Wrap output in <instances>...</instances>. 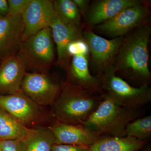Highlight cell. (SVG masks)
Returning a JSON list of instances; mask_svg holds the SVG:
<instances>
[{
    "label": "cell",
    "mask_w": 151,
    "mask_h": 151,
    "mask_svg": "<svg viewBox=\"0 0 151 151\" xmlns=\"http://www.w3.org/2000/svg\"><path fill=\"white\" fill-rule=\"evenodd\" d=\"M143 1L140 0L94 1L86 12V23L89 27L97 26L113 18L124 9Z\"/></svg>",
    "instance_id": "cell-16"
},
{
    "label": "cell",
    "mask_w": 151,
    "mask_h": 151,
    "mask_svg": "<svg viewBox=\"0 0 151 151\" xmlns=\"http://www.w3.org/2000/svg\"><path fill=\"white\" fill-rule=\"evenodd\" d=\"M0 108L29 129L40 127V125L45 118L42 107L22 91L13 94L0 95Z\"/></svg>",
    "instance_id": "cell-7"
},
{
    "label": "cell",
    "mask_w": 151,
    "mask_h": 151,
    "mask_svg": "<svg viewBox=\"0 0 151 151\" xmlns=\"http://www.w3.org/2000/svg\"><path fill=\"white\" fill-rule=\"evenodd\" d=\"M32 129L24 127L0 108V140L22 139Z\"/></svg>",
    "instance_id": "cell-19"
},
{
    "label": "cell",
    "mask_w": 151,
    "mask_h": 151,
    "mask_svg": "<svg viewBox=\"0 0 151 151\" xmlns=\"http://www.w3.org/2000/svg\"><path fill=\"white\" fill-rule=\"evenodd\" d=\"M141 151H151V146L150 145L147 146V147H145L143 148V150H142Z\"/></svg>",
    "instance_id": "cell-28"
},
{
    "label": "cell",
    "mask_w": 151,
    "mask_h": 151,
    "mask_svg": "<svg viewBox=\"0 0 151 151\" xmlns=\"http://www.w3.org/2000/svg\"><path fill=\"white\" fill-rule=\"evenodd\" d=\"M67 51L70 58L78 55H86L89 56V47L83 38L70 42L68 46Z\"/></svg>",
    "instance_id": "cell-22"
},
{
    "label": "cell",
    "mask_w": 151,
    "mask_h": 151,
    "mask_svg": "<svg viewBox=\"0 0 151 151\" xmlns=\"http://www.w3.org/2000/svg\"><path fill=\"white\" fill-rule=\"evenodd\" d=\"M0 151H24L22 139L0 140Z\"/></svg>",
    "instance_id": "cell-24"
},
{
    "label": "cell",
    "mask_w": 151,
    "mask_h": 151,
    "mask_svg": "<svg viewBox=\"0 0 151 151\" xmlns=\"http://www.w3.org/2000/svg\"><path fill=\"white\" fill-rule=\"evenodd\" d=\"M150 14L147 2L143 1L124 9L96 28L100 32L112 37L124 36L132 30L148 24Z\"/></svg>",
    "instance_id": "cell-8"
},
{
    "label": "cell",
    "mask_w": 151,
    "mask_h": 151,
    "mask_svg": "<svg viewBox=\"0 0 151 151\" xmlns=\"http://www.w3.org/2000/svg\"><path fill=\"white\" fill-rule=\"evenodd\" d=\"M50 27L53 41L56 46L57 59L56 64L66 69L70 60L68 55V46L73 41L83 38L82 30L66 24L60 19L57 14Z\"/></svg>",
    "instance_id": "cell-15"
},
{
    "label": "cell",
    "mask_w": 151,
    "mask_h": 151,
    "mask_svg": "<svg viewBox=\"0 0 151 151\" xmlns=\"http://www.w3.org/2000/svg\"><path fill=\"white\" fill-rule=\"evenodd\" d=\"M116 73L113 65L101 76L103 95L120 106L131 110H138L151 102L150 86L133 87Z\"/></svg>",
    "instance_id": "cell-4"
},
{
    "label": "cell",
    "mask_w": 151,
    "mask_h": 151,
    "mask_svg": "<svg viewBox=\"0 0 151 151\" xmlns=\"http://www.w3.org/2000/svg\"><path fill=\"white\" fill-rule=\"evenodd\" d=\"M60 89L45 73L35 72H26L21 86L22 92L41 107L52 105Z\"/></svg>",
    "instance_id": "cell-9"
},
{
    "label": "cell",
    "mask_w": 151,
    "mask_h": 151,
    "mask_svg": "<svg viewBox=\"0 0 151 151\" xmlns=\"http://www.w3.org/2000/svg\"><path fill=\"white\" fill-rule=\"evenodd\" d=\"M126 136L140 140H148L151 137V116L139 118L129 123L126 127Z\"/></svg>",
    "instance_id": "cell-21"
},
{
    "label": "cell",
    "mask_w": 151,
    "mask_h": 151,
    "mask_svg": "<svg viewBox=\"0 0 151 151\" xmlns=\"http://www.w3.org/2000/svg\"><path fill=\"white\" fill-rule=\"evenodd\" d=\"M8 11L7 0H0V19L8 15Z\"/></svg>",
    "instance_id": "cell-27"
},
{
    "label": "cell",
    "mask_w": 151,
    "mask_h": 151,
    "mask_svg": "<svg viewBox=\"0 0 151 151\" xmlns=\"http://www.w3.org/2000/svg\"><path fill=\"white\" fill-rule=\"evenodd\" d=\"M82 34L89 47L91 67L96 73V76H101L113 66L126 37L106 39L97 35L90 29H84Z\"/></svg>",
    "instance_id": "cell-6"
},
{
    "label": "cell",
    "mask_w": 151,
    "mask_h": 151,
    "mask_svg": "<svg viewBox=\"0 0 151 151\" xmlns=\"http://www.w3.org/2000/svg\"><path fill=\"white\" fill-rule=\"evenodd\" d=\"M52 1L55 11L62 21L70 26L81 29V13L72 0Z\"/></svg>",
    "instance_id": "cell-20"
},
{
    "label": "cell",
    "mask_w": 151,
    "mask_h": 151,
    "mask_svg": "<svg viewBox=\"0 0 151 151\" xmlns=\"http://www.w3.org/2000/svg\"><path fill=\"white\" fill-rule=\"evenodd\" d=\"M26 69L18 54L0 63V95L15 94L22 91L23 79Z\"/></svg>",
    "instance_id": "cell-14"
},
{
    "label": "cell",
    "mask_w": 151,
    "mask_h": 151,
    "mask_svg": "<svg viewBox=\"0 0 151 151\" xmlns=\"http://www.w3.org/2000/svg\"><path fill=\"white\" fill-rule=\"evenodd\" d=\"M51 151H89V147L64 144H54L52 146Z\"/></svg>",
    "instance_id": "cell-25"
},
{
    "label": "cell",
    "mask_w": 151,
    "mask_h": 151,
    "mask_svg": "<svg viewBox=\"0 0 151 151\" xmlns=\"http://www.w3.org/2000/svg\"><path fill=\"white\" fill-rule=\"evenodd\" d=\"M26 70L45 73L54 63V41L50 27L30 37L22 44L17 53Z\"/></svg>",
    "instance_id": "cell-5"
},
{
    "label": "cell",
    "mask_w": 151,
    "mask_h": 151,
    "mask_svg": "<svg viewBox=\"0 0 151 151\" xmlns=\"http://www.w3.org/2000/svg\"><path fill=\"white\" fill-rule=\"evenodd\" d=\"M0 63H1V62H0Z\"/></svg>",
    "instance_id": "cell-29"
},
{
    "label": "cell",
    "mask_w": 151,
    "mask_h": 151,
    "mask_svg": "<svg viewBox=\"0 0 151 151\" xmlns=\"http://www.w3.org/2000/svg\"><path fill=\"white\" fill-rule=\"evenodd\" d=\"M24 32L22 16L8 15L0 19V62L17 54Z\"/></svg>",
    "instance_id": "cell-12"
},
{
    "label": "cell",
    "mask_w": 151,
    "mask_h": 151,
    "mask_svg": "<svg viewBox=\"0 0 151 151\" xmlns=\"http://www.w3.org/2000/svg\"><path fill=\"white\" fill-rule=\"evenodd\" d=\"M75 4L81 15L85 16V14L89 8V3L90 1L88 0H72Z\"/></svg>",
    "instance_id": "cell-26"
},
{
    "label": "cell",
    "mask_w": 151,
    "mask_h": 151,
    "mask_svg": "<svg viewBox=\"0 0 151 151\" xmlns=\"http://www.w3.org/2000/svg\"><path fill=\"white\" fill-rule=\"evenodd\" d=\"M31 0H7L8 15L22 16L27 8Z\"/></svg>",
    "instance_id": "cell-23"
},
{
    "label": "cell",
    "mask_w": 151,
    "mask_h": 151,
    "mask_svg": "<svg viewBox=\"0 0 151 151\" xmlns=\"http://www.w3.org/2000/svg\"><path fill=\"white\" fill-rule=\"evenodd\" d=\"M140 117L138 110H131L120 106L103 95V100L97 109L81 125L102 136L126 137L127 124Z\"/></svg>",
    "instance_id": "cell-3"
},
{
    "label": "cell",
    "mask_w": 151,
    "mask_h": 151,
    "mask_svg": "<svg viewBox=\"0 0 151 151\" xmlns=\"http://www.w3.org/2000/svg\"><path fill=\"white\" fill-rule=\"evenodd\" d=\"M151 32L149 24L135 29L125 40L113 63L116 72L142 86H149V43Z\"/></svg>",
    "instance_id": "cell-1"
},
{
    "label": "cell",
    "mask_w": 151,
    "mask_h": 151,
    "mask_svg": "<svg viewBox=\"0 0 151 151\" xmlns=\"http://www.w3.org/2000/svg\"><path fill=\"white\" fill-rule=\"evenodd\" d=\"M56 15L52 1L31 0L22 16L24 28L23 42L41 30L50 27Z\"/></svg>",
    "instance_id": "cell-10"
},
{
    "label": "cell",
    "mask_w": 151,
    "mask_h": 151,
    "mask_svg": "<svg viewBox=\"0 0 151 151\" xmlns=\"http://www.w3.org/2000/svg\"><path fill=\"white\" fill-rule=\"evenodd\" d=\"M89 55L81 54L72 57L66 68V82L80 87L95 95H103L102 78L93 76L89 68Z\"/></svg>",
    "instance_id": "cell-11"
},
{
    "label": "cell",
    "mask_w": 151,
    "mask_h": 151,
    "mask_svg": "<svg viewBox=\"0 0 151 151\" xmlns=\"http://www.w3.org/2000/svg\"><path fill=\"white\" fill-rule=\"evenodd\" d=\"M24 151H51L55 139L48 127L32 129L26 137L22 139Z\"/></svg>",
    "instance_id": "cell-18"
},
{
    "label": "cell",
    "mask_w": 151,
    "mask_h": 151,
    "mask_svg": "<svg viewBox=\"0 0 151 151\" xmlns=\"http://www.w3.org/2000/svg\"><path fill=\"white\" fill-rule=\"evenodd\" d=\"M103 95L91 94L65 82L52 106L56 121L63 124L81 125L94 113Z\"/></svg>",
    "instance_id": "cell-2"
},
{
    "label": "cell",
    "mask_w": 151,
    "mask_h": 151,
    "mask_svg": "<svg viewBox=\"0 0 151 151\" xmlns=\"http://www.w3.org/2000/svg\"><path fill=\"white\" fill-rule=\"evenodd\" d=\"M55 139V144L89 147L102 136L82 125L63 124L55 121L49 127Z\"/></svg>",
    "instance_id": "cell-13"
},
{
    "label": "cell",
    "mask_w": 151,
    "mask_h": 151,
    "mask_svg": "<svg viewBox=\"0 0 151 151\" xmlns=\"http://www.w3.org/2000/svg\"><path fill=\"white\" fill-rule=\"evenodd\" d=\"M148 140L132 137H103L89 147V151H139Z\"/></svg>",
    "instance_id": "cell-17"
}]
</instances>
